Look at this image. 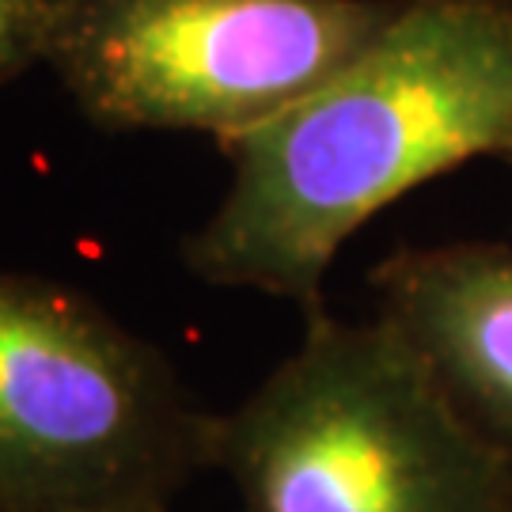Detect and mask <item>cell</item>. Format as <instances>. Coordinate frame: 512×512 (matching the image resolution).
<instances>
[{
  "label": "cell",
  "instance_id": "4",
  "mask_svg": "<svg viewBox=\"0 0 512 512\" xmlns=\"http://www.w3.org/2000/svg\"><path fill=\"white\" fill-rule=\"evenodd\" d=\"M399 0H69L46 69L103 133L220 145L315 92Z\"/></svg>",
  "mask_w": 512,
  "mask_h": 512
},
{
  "label": "cell",
  "instance_id": "7",
  "mask_svg": "<svg viewBox=\"0 0 512 512\" xmlns=\"http://www.w3.org/2000/svg\"><path fill=\"white\" fill-rule=\"evenodd\" d=\"M152 512H171V509H152Z\"/></svg>",
  "mask_w": 512,
  "mask_h": 512
},
{
  "label": "cell",
  "instance_id": "1",
  "mask_svg": "<svg viewBox=\"0 0 512 512\" xmlns=\"http://www.w3.org/2000/svg\"><path fill=\"white\" fill-rule=\"evenodd\" d=\"M224 152L228 190L183 266L327 311L323 281L361 224L467 160L512 156V0H399L361 54Z\"/></svg>",
  "mask_w": 512,
  "mask_h": 512
},
{
  "label": "cell",
  "instance_id": "2",
  "mask_svg": "<svg viewBox=\"0 0 512 512\" xmlns=\"http://www.w3.org/2000/svg\"><path fill=\"white\" fill-rule=\"evenodd\" d=\"M247 512H512V456L384 315H308L300 346L217 421Z\"/></svg>",
  "mask_w": 512,
  "mask_h": 512
},
{
  "label": "cell",
  "instance_id": "5",
  "mask_svg": "<svg viewBox=\"0 0 512 512\" xmlns=\"http://www.w3.org/2000/svg\"><path fill=\"white\" fill-rule=\"evenodd\" d=\"M372 285L391 327L425 357L444 391L512 456V251L444 243L399 251Z\"/></svg>",
  "mask_w": 512,
  "mask_h": 512
},
{
  "label": "cell",
  "instance_id": "6",
  "mask_svg": "<svg viewBox=\"0 0 512 512\" xmlns=\"http://www.w3.org/2000/svg\"><path fill=\"white\" fill-rule=\"evenodd\" d=\"M69 0H0V88L46 65Z\"/></svg>",
  "mask_w": 512,
  "mask_h": 512
},
{
  "label": "cell",
  "instance_id": "3",
  "mask_svg": "<svg viewBox=\"0 0 512 512\" xmlns=\"http://www.w3.org/2000/svg\"><path fill=\"white\" fill-rule=\"evenodd\" d=\"M179 368L95 296L0 270V512H152L217 463Z\"/></svg>",
  "mask_w": 512,
  "mask_h": 512
}]
</instances>
